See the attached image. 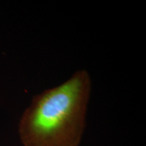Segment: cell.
I'll list each match as a JSON object with an SVG mask.
<instances>
[{
	"mask_svg": "<svg viewBox=\"0 0 146 146\" xmlns=\"http://www.w3.org/2000/svg\"><path fill=\"white\" fill-rule=\"evenodd\" d=\"M91 79L81 70L35 96L20 120L23 146H78L85 127Z\"/></svg>",
	"mask_w": 146,
	"mask_h": 146,
	"instance_id": "6da1fadb",
	"label": "cell"
}]
</instances>
